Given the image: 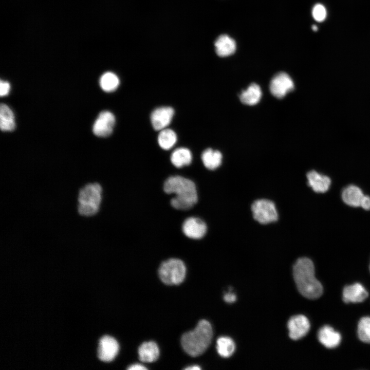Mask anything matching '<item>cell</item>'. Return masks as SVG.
Here are the masks:
<instances>
[{"mask_svg": "<svg viewBox=\"0 0 370 370\" xmlns=\"http://www.w3.org/2000/svg\"><path fill=\"white\" fill-rule=\"evenodd\" d=\"M10 86L6 81L1 80L0 82V95L1 97L7 95L9 92Z\"/></svg>", "mask_w": 370, "mask_h": 370, "instance_id": "83f0119b", "label": "cell"}, {"mask_svg": "<svg viewBox=\"0 0 370 370\" xmlns=\"http://www.w3.org/2000/svg\"><path fill=\"white\" fill-rule=\"evenodd\" d=\"M369 270H370V264H369Z\"/></svg>", "mask_w": 370, "mask_h": 370, "instance_id": "836d02e7", "label": "cell"}, {"mask_svg": "<svg viewBox=\"0 0 370 370\" xmlns=\"http://www.w3.org/2000/svg\"><path fill=\"white\" fill-rule=\"evenodd\" d=\"M171 161L176 168H182L189 165L192 160L191 151L186 147H178L171 154Z\"/></svg>", "mask_w": 370, "mask_h": 370, "instance_id": "44dd1931", "label": "cell"}, {"mask_svg": "<svg viewBox=\"0 0 370 370\" xmlns=\"http://www.w3.org/2000/svg\"><path fill=\"white\" fill-rule=\"evenodd\" d=\"M254 219L262 224H267L275 221L278 214L274 202L266 199L254 201L251 206Z\"/></svg>", "mask_w": 370, "mask_h": 370, "instance_id": "8992f818", "label": "cell"}, {"mask_svg": "<svg viewBox=\"0 0 370 370\" xmlns=\"http://www.w3.org/2000/svg\"><path fill=\"white\" fill-rule=\"evenodd\" d=\"M146 369L144 366L140 364H132L127 367V369L129 370H145Z\"/></svg>", "mask_w": 370, "mask_h": 370, "instance_id": "4dcf8cb0", "label": "cell"}, {"mask_svg": "<svg viewBox=\"0 0 370 370\" xmlns=\"http://www.w3.org/2000/svg\"><path fill=\"white\" fill-rule=\"evenodd\" d=\"M360 207L365 210H370V196L364 195L360 205Z\"/></svg>", "mask_w": 370, "mask_h": 370, "instance_id": "f1b7e54d", "label": "cell"}, {"mask_svg": "<svg viewBox=\"0 0 370 370\" xmlns=\"http://www.w3.org/2000/svg\"><path fill=\"white\" fill-rule=\"evenodd\" d=\"M200 367L198 365H192L190 366H188L186 368H185V369L187 370H199L200 369Z\"/></svg>", "mask_w": 370, "mask_h": 370, "instance_id": "1f68e13d", "label": "cell"}, {"mask_svg": "<svg viewBox=\"0 0 370 370\" xmlns=\"http://www.w3.org/2000/svg\"><path fill=\"white\" fill-rule=\"evenodd\" d=\"M177 140L176 134L173 130L165 128L160 131L158 136V143L162 149H171L175 144Z\"/></svg>", "mask_w": 370, "mask_h": 370, "instance_id": "603a6c76", "label": "cell"}, {"mask_svg": "<svg viewBox=\"0 0 370 370\" xmlns=\"http://www.w3.org/2000/svg\"><path fill=\"white\" fill-rule=\"evenodd\" d=\"M0 127L2 131H12L15 128L14 114L10 107L5 104L0 106Z\"/></svg>", "mask_w": 370, "mask_h": 370, "instance_id": "ffe728a7", "label": "cell"}, {"mask_svg": "<svg viewBox=\"0 0 370 370\" xmlns=\"http://www.w3.org/2000/svg\"><path fill=\"white\" fill-rule=\"evenodd\" d=\"M164 191L174 194L171 205L176 209L187 210L196 203L198 196L195 184L190 179L180 176L169 177L164 182Z\"/></svg>", "mask_w": 370, "mask_h": 370, "instance_id": "6da1fadb", "label": "cell"}, {"mask_svg": "<svg viewBox=\"0 0 370 370\" xmlns=\"http://www.w3.org/2000/svg\"><path fill=\"white\" fill-rule=\"evenodd\" d=\"M364 195L361 189L354 184L346 186L341 193L343 201L347 205L353 207H360Z\"/></svg>", "mask_w": 370, "mask_h": 370, "instance_id": "2e32d148", "label": "cell"}, {"mask_svg": "<svg viewBox=\"0 0 370 370\" xmlns=\"http://www.w3.org/2000/svg\"><path fill=\"white\" fill-rule=\"evenodd\" d=\"M311 13L313 18L318 23L325 21L328 16L326 7L321 3H317L313 6Z\"/></svg>", "mask_w": 370, "mask_h": 370, "instance_id": "4316f807", "label": "cell"}, {"mask_svg": "<svg viewBox=\"0 0 370 370\" xmlns=\"http://www.w3.org/2000/svg\"><path fill=\"white\" fill-rule=\"evenodd\" d=\"M182 230L184 234L188 237L192 239H200L206 234L207 226L201 219L190 217L184 221L182 226Z\"/></svg>", "mask_w": 370, "mask_h": 370, "instance_id": "7c38bea8", "label": "cell"}, {"mask_svg": "<svg viewBox=\"0 0 370 370\" xmlns=\"http://www.w3.org/2000/svg\"><path fill=\"white\" fill-rule=\"evenodd\" d=\"M312 28V30L314 31H317L318 30V26H317V25H313L312 26V28Z\"/></svg>", "mask_w": 370, "mask_h": 370, "instance_id": "d6a6232c", "label": "cell"}, {"mask_svg": "<svg viewBox=\"0 0 370 370\" xmlns=\"http://www.w3.org/2000/svg\"><path fill=\"white\" fill-rule=\"evenodd\" d=\"M214 44L217 54L221 57L229 56L236 50L235 41L226 34L218 37Z\"/></svg>", "mask_w": 370, "mask_h": 370, "instance_id": "e0dca14e", "label": "cell"}, {"mask_svg": "<svg viewBox=\"0 0 370 370\" xmlns=\"http://www.w3.org/2000/svg\"><path fill=\"white\" fill-rule=\"evenodd\" d=\"M174 115V109L170 106L156 108L151 115V121L156 131H161L170 124Z\"/></svg>", "mask_w": 370, "mask_h": 370, "instance_id": "8fae6325", "label": "cell"}, {"mask_svg": "<svg viewBox=\"0 0 370 370\" xmlns=\"http://www.w3.org/2000/svg\"><path fill=\"white\" fill-rule=\"evenodd\" d=\"M102 188L98 183H89L82 188L78 197V212L83 216L96 214L101 201Z\"/></svg>", "mask_w": 370, "mask_h": 370, "instance_id": "277c9868", "label": "cell"}, {"mask_svg": "<svg viewBox=\"0 0 370 370\" xmlns=\"http://www.w3.org/2000/svg\"><path fill=\"white\" fill-rule=\"evenodd\" d=\"M318 338L319 342L328 348L336 347L339 345L341 340L340 334L328 325L320 329Z\"/></svg>", "mask_w": 370, "mask_h": 370, "instance_id": "9a60e30c", "label": "cell"}, {"mask_svg": "<svg viewBox=\"0 0 370 370\" xmlns=\"http://www.w3.org/2000/svg\"><path fill=\"white\" fill-rule=\"evenodd\" d=\"M115 121V116L110 112L105 110L101 112L94 124V134L100 137L109 136L113 132Z\"/></svg>", "mask_w": 370, "mask_h": 370, "instance_id": "ba28073f", "label": "cell"}, {"mask_svg": "<svg viewBox=\"0 0 370 370\" xmlns=\"http://www.w3.org/2000/svg\"><path fill=\"white\" fill-rule=\"evenodd\" d=\"M368 296L364 287L359 283L345 286L343 290V300L345 303L364 301Z\"/></svg>", "mask_w": 370, "mask_h": 370, "instance_id": "5bb4252c", "label": "cell"}, {"mask_svg": "<svg viewBox=\"0 0 370 370\" xmlns=\"http://www.w3.org/2000/svg\"><path fill=\"white\" fill-rule=\"evenodd\" d=\"M216 349L218 354L224 358L230 357L234 352L235 345L232 339L228 337H221L216 342Z\"/></svg>", "mask_w": 370, "mask_h": 370, "instance_id": "cb8c5ba5", "label": "cell"}, {"mask_svg": "<svg viewBox=\"0 0 370 370\" xmlns=\"http://www.w3.org/2000/svg\"><path fill=\"white\" fill-rule=\"evenodd\" d=\"M293 82L290 76L284 72L274 76L270 83V90L275 97L281 99L294 89Z\"/></svg>", "mask_w": 370, "mask_h": 370, "instance_id": "52a82bcc", "label": "cell"}, {"mask_svg": "<svg viewBox=\"0 0 370 370\" xmlns=\"http://www.w3.org/2000/svg\"><path fill=\"white\" fill-rule=\"evenodd\" d=\"M119 349V344L115 339L109 336H103L99 341L98 357L102 361L110 362L115 359Z\"/></svg>", "mask_w": 370, "mask_h": 370, "instance_id": "9c48e42d", "label": "cell"}, {"mask_svg": "<svg viewBox=\"0 0 370 370\" xmlns=\"http://www.w3.org/2000/svg\"><path fill=\"white\" fill-rule=\"evenodd\" d=\"M306 177L308 185L316 193H323L327 192L331 184V179L328 176L315 170L309 171Z\"/></svg>", "mask_w": 370, "mask_h": 370, "instance_id": "4fadbf2b", "label": "cell"}, {"mask_svg": "<svg viewBox=\"0 0 370 370\" xmlns=\"http://www.w3.org/2000/svg\"><path fill=\"white\" fill-rule=\"evenodd\" d=\"M138 355L141 361L152 362L159 357V348L157 344L153 341L144 342L138 348Z\"/></svg>", "mask_w": 370, "mask_h": 370, "instance_id": "d6986e66", "label": "cell"}, {"mask_svg": "<svg viewBox=\"0 0 370 370\" xmlns=\"http://www.w3.org/2000/svg\"><path fill=\"white\" fill-rule=\"evenodd\" d=\"M120 84L118 76L112 72H106L100 79V85L106 92H112L116 90Z\"/></svg>", "mask_w": 370, "mask_h": 370, "instance_id": "d4e9b609", "label": "cell"}, {"mask_svg": "<svg viewBox=\"0 0 370 370\" xmlns=\"http://www.w3.org/2000/svg\"><path fill=\"white\" fill-rule=\"evenodd\" d=\"M186 272L183 262L177 258H170L163 262L158 270L160 280L167 285H178L182 283Z\"/></svg>", "mask_w": 370, "mask_h": 370, "instance_id": "5b68a950", "label": "cell"}, {"mask_svg": "<svg viewBox=\"0 0 370 370\" xmlns=\"http://www.w3.org/2000/svg\"><path fill=\"white\" fill-rule=\"evenodd\" d=\"M213 330L207 320H200L194 330L184 333L181 343L184 350L192 357L202 354L211 343Z\"/></svg>", "mask_w": 370, "mask_h": 370, "instance_id": "3957f363", "label": "cell"}, {"mask_svg": "<svg viewBox=\"0 0 370 370\" xmlns=\"http://www.w3.org/2000/svg\"><path fill=\"white\" fill-rule=\"evenodd\" d=\"M201 157L206 168L214 170L221 164L223 156L219 151L209 148L202 152Z\"/></svg>", "mask_w": 370, "mask_h": 370, "instance_id": "7402d4cb", "label": "cell"}, {"mask_svg": "<svg viewBox=\"0 0 370 370\" xmlns=\"http://www.w3.org/2000/svg\"><path fill=\"white\" fill-rule=\"evenodd\" d=\"M358 335L363 342L370 343V317L362 318L358 325Z\"/></svg>", "mask_w": 370, "mask_h": 370, "instance_id": "484cf974", "label": "cell"}, {"mask_svg": "<svg viewBox=\"0 0 370 370\" xmlns=\"http://www.w3.org/2000/svg\"><path fill=\"white\" fill-rule=\"evenodd\" d=\"M294 281L300 293L309 299L320 297L323 292L321 283L315 278L312 261L305 257L298 259L293 267Z\"/></svg>", "mask_w": 370, "mask_h": 370, "instance_id": "7a4b0ae2", "label": "cell"}, {"mask_svg": "<svg viewBox=\"0 0 370 370\" xmlns=\"http://www.w3.org/2000/svg\"><path fill=\"white\" fill-rule=\"evenodd\" d=\"M224 299L227 303H232L236 301V297L234 293L228 292L224 295Z\"/></svg>", "mask_w": 370, "mask_h": 370, "instance_id": "f546056e", "label": "cell"}, {"mask_svg": "<svg viewBox=\"0 0 370 370\" xmlns=\"http://www.w3.org/2000/svg\"><path fill=\"white\" fill-rule=\"evenodd\" d=\"M287 327L290 338L297 340L308 333L310 329V323L305 316L299 314L293 316L289 320Z\"/></svg>", "mask_w": 370, "mask_h": 370, "instance_id": "30bf717a", "label": "cell"}, {"mask_svg": "<svg viewBox=\"0 0 370 370\" xmlns=\"http://www.w3.org/2000/svg\"><path fill=\"white\" fill-rule=\"evenodd\" d=\"M262 95V90L260 86L255 83H252L247 89L242 91L239 97L242 103L248 105H254L260 101Z\"/></svg>", "mask_w": 370, "mask_h": 370, "instance_id": "ac0fdd59", "label": "cell"}]
</instances>
